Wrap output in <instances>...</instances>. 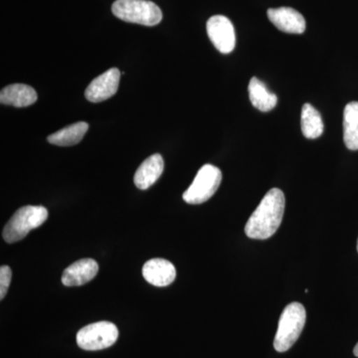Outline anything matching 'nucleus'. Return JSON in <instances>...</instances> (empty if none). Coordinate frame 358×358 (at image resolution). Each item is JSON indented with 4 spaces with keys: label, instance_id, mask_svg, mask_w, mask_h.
<instances>
[{
    "label": "nucleus",
    "instance_id": "nucleus-1",
    "mask_svg": "<svg viewBox=\"0 0 358 358\" xmlns=\"http://www.w3.org/2000/svg\"><path fill=\"white\" fill-rule=\"evenodd\" d=\"M285 195L279 188H272L250 216L245 233L251 239L272 237L281 225L285 212Z\"/></svg>",
    "mask_w": 358,
    "mask_h": 358
},
{
    "label": "nucleus",
    "instance_id": "nucleus-2",
    "mask_svg": "<svg viewBox=\"0 0 358 358\" xmlns=\"http://www.w3.org/2000/svg\"><path fill=\"white\" fill-rule=\"evenodd\" d=\"M307 313L300 303H291L282 310L275 333L274 348L278 352H286L300 338L305 327Z\"/></svg>",
    "mask_w": 358,
    "mask_h": 358
},
{
    "label": "nucleus",
    "instance_id": "nucleus-3",
    "mask_svg": "<svg viewBox=\"0 0 358 358\" xmlns=\"http://www.w3.org/2000/svg\"><path fill=\"white\" fill-rule=\"evenodd\" d=\"M48 218V210L43 206H23L13 214L4 227L2 236L7 243H15L27 236Z\"/></svg>",
    "mask_w": 358,
    "mask_h": 358
},
{
    "label": "nucleus",
    "instance_id": "nucleus-4",
    "mask_svg": "<svg viewBox=\"0 0 358 358\" xmlns=\"http://www.w3.org/2000/svg\"><path fill=\"white\" fill-rule=\"evenodd\" d=\"M112 11L115 17L136 24L155 26L162 20L159 7L148 0H117Z\"/></svg>",
    "mask_w": 358,
    "mask_h": 358
},
{
    "label": "nucleus",
    "instance_id": "nucleus-5",
    "mask_svg": "<svg viewBox=\"0 0 358 358\" xmlns=\"http://www.w3.org/2000/svg\"><path fill=\"white\" fill-rule=\"evenodd\" d=\"M221 180L220 169L212 164H205L199 169L192 185L183 193V200L188 204L204 203L217 192Z\"/></svg>",
    "mask_w": 358,
    "mask_h": 358
},
{
    "label": "nucleus",
    "instance_id": "nucleus-6",
    "mask_svg": "<svg viewBox=\"0 0 358 358\" xmlns=\"http://www.w3.org/2000/svg\"><path fill=\"white\" fill-rule=\"evenodd\" d=\"M119 331L115 324L103 320L80 329L77 334V343L82 350L96 352L115 345Z\"/></svg>",
    "mask_w": 358,
    "mask_h": 358
},
{
    "label": "nucleus",
    "instance_id": "nucleus-7",
    "mask_svg": "<svg viewBox=\"0 0 358 358\" xmlns=\"http://www.w3.org/2000/svg\"><path fill=\"white\" fill-rule=\"evenodd\" d=\"M207 34L215 48L223 54H229L236 45L234 26L226 16H212L207 21Z\"/></svg>",
    "mask_w": 358,
    "mask_h": 358
},
{
    "label": "nucleus",
    "instance_id": "nucleus-8",
    "mask_svg": "<svg viewBox=\"0 0 358 358\" xmlns=\"http://www.w3.org/2000/svg\"><path fill=\"white\" fill-rule=\"evenodd\" d=\"M121 72L117 68L106 71L96 77L85 91V96L92 103H101L108 100L117 93L119 88Z\"/></svg>",
    "mask_w": 358,
    "mask_h": 358
},
{
    "label": "nucleus",
    "instance_id": "nucleus-9",
    "mask_svg": "<svg viewBox=\"0 0 358 358\" xmlns=\"http://www.w3.org/2000/svg\"><path fill=\"white\" fill-rule=\"evenodd\" d=\"M268 17L282 32L301 34L306 30V20L299 11L291 7H280L268 10Z\"/></svg>",
    "mask_w": 358,
    "mask_h": 358
},
{
    "label": "nucleus",
    "instance_id": "nucleus-10",
    "mask_svg": "<svg viewBox=\"0 0 358 358\" xmlns=\"http://www.w3.org/2000/svg\"><path fill=\"white\" fill-rule=\"evenodd\" d=\"M143 275L145 281L152 286L166 287L176 280V270L169 261L152 259L143 265Z\"/></svg>",
    "mask_w": 358,
    "mask_h": 358
},
{
    "label": "nucleus",
    "instance_id": "nucleus-11",
    "mask_svg": "<svg viewBox=\"0 0 358 358\" xmlns=\"http://www.w3.org/2000/svg\"><path fill=\"white\" fill-rule=\"evenodd\" d=\"M99 272V265L93 259H82L65 268L62 282L66 287L83 286L91 282Z\"/></svg>",
    "mask_w": 358,
    "mask_h": 358
},
{
    "label": "nucleus",
    "instance_id": "nucleus-12",
    "mask_svg": "<svg viewBox=\"0 0 358 358\" xmlns=\"http://www.w3.org/2000/svg\"><path fill=\"white\" fill-rule=\"evenodd\" d=\"M164 169V162L162 155H152L148 157L138 167L134 174V182L141 190H147L157 182Z\"/></svg>",
    "mask_w": 358,
    "mask_h": 358
},
{
    "label": "nucleus",
    "instance_id": "nucleus-13",
    "mask_svg": "<svg viewBox=\"0 0 358 358\" xmlns=\"http://www.w3.org/2000/svg\"><path fill=\"white\" fill-rule=\"evenodd\" d=\"M37 93L32 87L24 84H13L1 90L0 102L2 105L24 108L37 101Z\"/></svg>",
    "mask_w": 358,
    "mask_h": 358
},
{
    "label": "nucleus",
    "instance_id": "nucleus-14",
    "mask_svg": "<svg viewBox=\"0 0 358 358\" xmlns=\"http://www.w3.org/2000/svg\"><path fill=\"white\" fill-rule=\"evenodd\" d=\"M248 92L252 105L261 112H270L277 106V95L258 78L253 77L250 80Z\"/></svg>",
    "mask_w": 358,
    "mask_h": 358
},
{
    "label": "nucleus",
    "instance_id": "nucleus-15",
    "mask_svg": "<svg viewBox=\"0 0 358 358\" xmlns=\"http://www.w3.org/2000/svg\"><path fill=\"white\" fill-rule=\"evenodd\" d=\"M89 129V124L85 122H76L70 124L66 128L60 129L57 133L50 134L47 141L51 145H59V147H71L77 145Z\"/></svg>",
    "mask_w": 358,
    "mask_h": 358
},
{
    "label": "nucleus",
    "instance_id": "nucleus-16",
    "mask_svg": "<svg viewBox=\"0 0 358 358\" xmlns=\"http://www.w3.org/2000/svg\"><path fill=\"white\" fill-rule=\"evenodd\" d=\"M343 141L350 150H358V102L348 103L343 112Z\"/></svg>",
    "mask_w": 358,
    "mask_h": 358
},
{
    "label": "nucleus",
    "instance_id": "nucleus-17",
    "mask_svg": "<svg viewBox=\"0 0 358 358\" xmlns=\"http://www.w3.org/2000/svg\"><path fill=\"white\" fill-rule=\"evenodd\" d=\"M301 131L303 136L310 140L320 138L324 133V122L319 110L315 109L310 103H305L301 109Z\"/></svg>",
    "mask_w": 358,
    "mask_h": 358
},
{
    "label": "nucleus",
    "instance_id": "nucleus-18",
    "mask_svg": "<svg viewBox=\"0 0 358 358\" xmlns=\"http://www.w3.org/2000/svg\"><path fill=\"white\" fill-rule=\"evenodd\" d=\"M13 272L8 266H1L0 268V299L3 300L10 286Z\"/></svg>",
    "mask_w": 358,
    "mask_h": 358
},
{
    "label": "nucleus",
    "instance_id": "nucleus-19",
    "mask_svg": "<svg viewBox=\"0 0 358 358\" xmlns=\"http://www.w3.org/2000/svg\"><path fill=\"white\" fill-rule=\"evenodd\" d=\"M353 353H355V357H358V343L357 345H355V350H353Z\"/></svg>",
    "mask_w": 358,
    "mask_h": 358
},
{
    "label": "nucleus",
    "instance_id": "nucleus-20",
    "mask_svg": "<svg viewBox=\"0 0 358 358\" xmlns=\"http://www.w3.org/2000/svg\"><path fill=\"white\" fill-rule=\"evenodd\" d=\"M357 251H358V241H357Z\"/></svg>",
    "mask_w": 358,
    "mask_h": 358
}]
</instances>
